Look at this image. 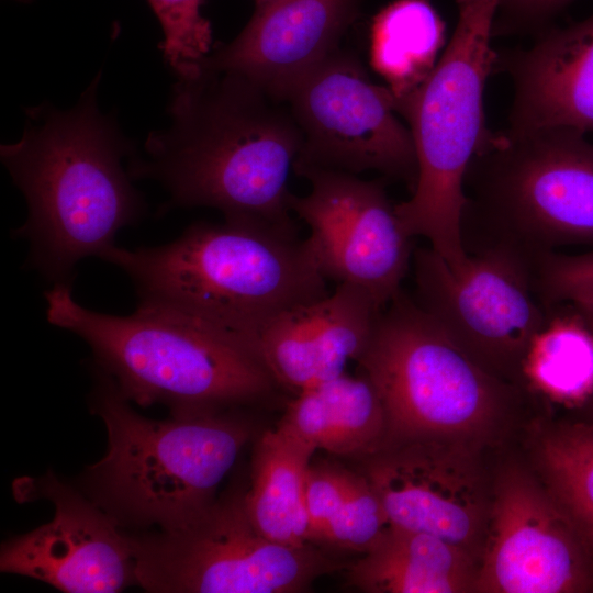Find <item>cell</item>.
<instances>
[{
    "label": "cell",
    "mask_w": 593,
    "mask_h": 593,
    "mask_svg": "<svg viewBox=\"0 0 593 593\" xmlns=\"http://www.w3.org/2000/svg\"><path fill=\"white\" fill-rule=\"evenodd\" d=\"M170 124L148 134L133 179H154L169 193L167 209L208 206L226 220L298 237L288 177L302 147L287 102L235 71L202 64L177 78Z\"/></svg>",
    "instance_id": "cell-1"
},
{
    "label": "cell",
    "mask_w": 593,
    "mask_h": 593,
    "mask_svg": "<svg viewBox=\"0 0 593 593\" xmlns=\"http://www.w3.org/2000/svg\"><path fill=\"white\" fill-rule=\"evenodd\" d=\"M100 79L69 110L46 102L26 109L22 136L0 147L29 208L14 235L31 243L29 262L55 283H68L80 259L100 257L144 212L122 166L132 143L98 108Z\"/></svg>",
    "instance_id": "cell-2"
},
{
    "label": "cell",
    "mask_w": 593,
    "mask_h": 593,
    "mask_svg": "<svg viewBox=\"0 0 593 593\" xmlns=\"http://www.w3.org/2000/svg\"><path fill=\"white\" fill-rule=\"evenodd\" d=\"M100 258L134 282L139 302L201 320L248 347L286 310L328 293L306 240L244 221L198 222L177 239Z\"/></svg>",
    "instance_id": "cell-3"
},
{
    "label": "cell",
    "mask_w": 593,
    "mask_h": 593,
    "mask_svg": "<svg viewBox=\"0 0 593 593\" xmlns=\"http://www.w3.org/2000/svg\"><path fill=\"white\" fill-rule=\"evenodd\" d=\"M44 295L47 321L82 338L128 402L189 415L259 403L279 388L255 353L201 320L144 302L127 316L99 313L69 283Z\"/></svg>",
    "instance_id": "cell-4"
},
{
    "label": "cell",
    "mask_w": 593,
    "mask_h": 593,
    "mask_svg": "<svg viewBox=\"0 0 593 593\" xmlns=\"http://www.w3.org/2000/svg\"><path fill=\"white\" fill-rule=\"evenodd\" d=\"M234 409L171 415L136 413L104 374L92 411L104 422L108 449L85 473L88 496L122 528L179 527L216 500V490L255 427Z\"/></svg>",
    "instance_id": "cell-5"
},
{
    "label": "cell",
    "mask_w": 593,
    "mask_h": 593,
    "mask_svg": "<svg viewBox=\"0 0 593 593\" xmlns=\"http://www.w3.org/2000/svg\"><path fill=\"white\" fill-rule=\"evenodd\" d=\"M461 240L532 265L566 247L593 250V143L572 128L491 133L465 177Z\"/></svg>",
    "instance_id": "cell-6"
},
{
    "label": "cell",
    "mask_w": 593,
    "mask_h": 593,
    "mask_svg": "<svg viewBox=\"0 0 593 593\" xmlns=\"http://www.w3.org/2000/svg\"><path fill=\"white\" fill-rule=\"evenodd\" d=\"M499 1L457 0V24L434 70L395 103L417 160L415 188L395 204L396 214L412 237H425L454 268L468 257L461 240L465 177L492 133L485 125L484 89L496 69L491 43Z\"/></svg>",
    "instance_id": "cell-7"
},
{
    "label": "cell",
    "mask_w": 593,
    "mask_h": 593,
    "mask_svg": "<svg viewBox=\"0 0 593 593\" xmlns=\"http://www.w3.org/2000/svg\"><path fill=\"white\" fill-rule=\"evenodd\" d=\"M357 362L384 409L383 445L482 446L516 396L513 383L474 360L403 290L383 309Z\"/></svg>",
    "instance_id": "cell-8"
},
{
    "label": "cell",
    "mask_w": 593,
    "mask_h": 593,
    "mask_svg": "<svg viewBox=\"0 0 593 593\" xmlns=\"http://www.w3.org/2000/svg\"><path fill=\"white\" fill-rule=\"evenodd\" d=\"M127 535L137 585L154 593H299L339 568L314 544L266 538L240 492L216 499L179 527Z\"/></svg>",
    "instance_id": "cell-9"
},
{
    "label": "cell",
    "mask_w": 593,
    "mask_h": 593,
    "mask_svg": "<svg viewBox=\"0 0 593 593\" xmlns=\"http://www.w3.org/2000/svg\"><path fill=\"white\" fill-rule=\"evenodd\" d=\"M414 300L466 353L494 374L522 379L526 353L549 317L530 269L495 250L454 268L430 246L414 249Z\"/></svg>",
    "instance_id": "cell-10"
},
{
    "label": "cell",
    "mask_w": 593,
    "mask_h": 593,
    "mask_svg": "<svg viewBox=\"0 0 593 593\" xmlns=\"http://www.w3.org/2000/svg\"><path fill=\"white\" fill-rule=\"evenodd\" d=\"M286 102L303 138L294 171L373 170L414 190L417 160L411 131L396 116L394 94L373 83L356 56L335 49Z\"/></svg>",
    "instance_id": "cell-11"
},
{
    "label": "cell",
    "mask_w": 593,
    "mask_h": 593,
    "mask_svg": "<svg viewBox=\"0 0 593 593\" xmlns=\"http://www.w3.org/2000/svg\"><path fill=\"white\" fill-rule=\"evenodd\" d=\"M311 190L290 192L289 206L310 230L305 238L326 280L356 284L382 306L402 291L413 260V238L403 227L381 181L303 168Z\"/></svg>",
    "instance_id": "cell-12"
},
{
    "label": "cell",
    "mask_w": 593,
    "mask_h": 593,
    "mask_svg": "<svg viewBox=\"0 0 593 593\" xmlns=\"http://www.w3.org/2000/svg\"><path fill=\"white\" fill-rule=\"evenodd\" d=\"M481 446L444 439L383 445L359 461L391 525L446 539L480 560L492 493Z\"/></svg>",
    "instance_id": "cell-13"
},
{
    "label": "cell",
    "mask_w": 593,
    "mask_h": 593,
    "mask_svg": "<svg viewBox=\"0 0 593 593\" xmlns=\"http://www.w3.org/2000/svg\"><path fill=\"white\" fill-rule=\"evenodd\" d=\"M589 546L528 473L506 469L494 485L473 592L572 593L589 588Z\"/></svg>",
    "instance_id": "cell-14"
},
{
    "label": "cell",
    "mask_w": 593,
    "mask_h": 593,
    "mask_svg": "<svg viewBox=\"0 0 593 593\" xmlns=\"http://www.w3.org/2000/svg\"><path fill=\"white\" fill-rule=\"evenodd\" d=\"M19 500L54 504L51 522L1 545V572L42 581L66 593H113L137 585L127 533L89 496L52 471L15 482Z\"/></svg>",
    "instance_id": "cell-15"
},
{
    "label": "cell",
    "mask_w": 593,
    "mask_h": 593,
    "mask_svg": "<svg viewBox=\"0 0 593 593\" xmlns=\"http://www.w3.org/2000/svg\"><path fill=\"white\" fill-rule=\"evenodd\" d=\"M382 307L365 289L337 283L332 293L283 311L248 342L275 381L293 393L344 374L366 350Z\"/></svg>",
    "instance_id": "cell-16"
},
{
    "label": "cell",
    "mask_w": 593,
    "mask_h": 593,
    "mask_svg": "<svg viewBox=\"0 0 593 593\" xmlns=\"http://www.w3.org/2000/svg\"><path fill=\"white\" fill-rule=\"evenodd\" d=\"M361 0H276L255 12L203 64L235 71L286 102L298 83L338 48Z\"/></svg>",
    "instance_id": "cell-17"
},
{
    "label": "cell",
    "mask_w": 593,
    "mask_h": 593,
    "mask_svg": "<svg viewBox=\"0 0 593 593\" xmlns=\"http://www.w3.org/2000/svg\"><path fill=\"white\" fill-rule=\"evenodd\" d=\"M500 67L514 88L508 128L593 133V13L546 29L526 49L497 53Z\"/></svg>",
    "instance_id": "cell-18"
},
{
    "label": "cell",
    "mask_w": 593,
    "mask_h": 593,
    "mask_svg": "<svg viewBox=\"0 0 593 593\" xmlns=\"http://www.w3.org/2000/svg\"><path fill=\"white\" fill-rule=\"evenodd\" d=\"M479 560L432 534L390 525L348 568V583L367 593L473 592Z\"/></svg>",
    "instance_id": "cell-19"
},
{
    "label": "cell",
    "mask_w": 593,
    "mask_h": 593,
    "mask_svg": "<svg viewBox=\"0 0 593 593\" xmlns=\"http://www.w3.org/2000/svg\"><path fill=\"white\" fill-rule=\"evenodd\" d=\"M316 449L360 460L387 435L381 400L370 382L342 374L295 394L280 419Z\"/></svg>",
    "instance_id": "cell-20"
},
{
    "label": "cell",
    "mask_w": 593,
    "mask_h": 593,
    "mask_svg": "<svg viewBox=\"0 0 593 593\" xmlns=\"http://www.w3.org/2000/svg\"><path fill=\"white\" fill-rule=\"evenodd\" d=\"M315 450L281 422L254 445L245 505L256 528L273 542L290 547L311 544L305 486Z\"/></svg>",
    "instance_id": "cell-21"
},
{
    "label": "cell",
    "mask_w": 593,
    "mask_h": 593,
    "mask_svg": "<svg viewBox=\"0 0 593 593\" xmlns=\"http://www.w3.org/2000/svg\"><path fill=\"white\" fill-rule=\"evenodd\" d=\"M445 46V23L429 0H395L371 26L370 60L395 100L414 92Z\"/></svg>",
    "instance_id": "cell-22"
},
{
    "label": "cell",
    "mask_w": 593,
    "mask_h": 593,
    "mask_svg": "<svg viewBox=\"0 0 593 593\" xmlns=\"http://www.w3.org/2000/svg\"><path fill=\"white\" fill-rule=\"evenodd\" d=\"M549 311L522 365V379L552 401L588 402L593 395V331L571 304Z\"/></svg>",
    "instance_id": "cell-23"
},
{
    "label": "cell",
    "mask_w": 593,
    "mask_h": 593,
    "mask_svg": "<svg viewBox=\"0 0 593 593\" xmlns=\"http://www.w3.org/2000/svg\"><path fill=\"white\" fill-rule=\"evenodd\" d=\"M537 459L548 491L593 549V426L546 433L537 445Z\"/></svg>",
    "instance_id": "cell-24"
},
{
    "label": "cell",
    "mask_w": 593,
    "mask_h": 593,
    "mask_svg": "<svg viewBox=\"0 0 593 593\" xmlns=\"http://www.w3.org/2000/svg\"><path fill=\"white\" fill-rule=\"evenodd\" d=\"M157 16L159 48L176 78L197 74L211 53L212 29L202 14L205 0H147Z\"/></svg>",
    "instance_id": "cell-25"
},
{
    "label": "cell",
    "mask_w": 593,
    "mask_h": 593,
    "mask_svg": "<svg viewBox=\"0 0 593 593\" xmlns=\"http://www.w3.org/2000/svg\"><path fill=\"white\" fill-rule=\"evenodd\" d=\"M383 505L361 471H353L345 497L331 521L323 544L366 552L390 526Z\"/></svg>",
    "instance_id": "cell-26"
},
{
    "label": "cell",
    "mask_w": 593,
    "mask_h": 593,
    "mask_svg": "<svg viewBox=\"0 0 593 593\" xmlns=\"http://www.w3.org/2000/svg\"><path fill=\"white\" fill-rule=\"evenodd\" d=\"M530 276L534 292L547 310L561 304L593 307V250L545 255L532 265Z\"/></svg>",
    "instance_id": "cell-27"
},
{
    "label": "cell",
    "mask_w": 593,
    "mask_h": 593,
    "mask_svg": "<svg viewBox=\"0 0 593 593\" xmlns=\"http://www.w3.org/2000/svg\"><path fill=\"white\" fill-rule=\"evenodd\" d=\"M351 472L329 462L311 465L305 486L311 544L322 545L326 529L345 497Z\"/></svg>",
    "instance_id": "cell-28"
},
{
    "label": "cell",
    "mask_w": 593,
    "mask_h": 593,
    "mask_svg": "<svg viewBox=\"0 0 593 593\" xmlns=\"http://www.w3.org/2000/svg\"><path fill=\"white\" fill-rule=\"evenodd\" d=\"M574 0H500L493 23V36L538 33Z\"/></svg>",
    "instance_id": "cell-29"
},
{
    "label": "cell",
    "mask_w": 593,
    "mask_h": 593,
    "mask_svg": "<svg viewBox=\"0 0 593 593\" xmlns=\"http://www.w3.org/2000/svg\"><path fill=\"white\" fill-rule=\"evenodd\" d=\"M573 306L579 311V313L584 318L585 323L593 331V307L580 306V305H573ZM589 401H591V403L593 404V395L591 396Z\"/></svg>",
    "instance_id": "cell-30"
},
{
    "label": "cell",
    "mask_w": 593,
    "mask_h": 593,
    "mask_svg": "<svg viewBox=\"0 0 593 593\" xmlns=\"http://www.w3.org/2000/svg\"><path fill=\"white\" fill-rule=\"evenodd\" d=\"M273 1L276 0H255V3H256V8H259Z\"/></svg>",
    "instance_id": "cell-31"
}]
</instances>
